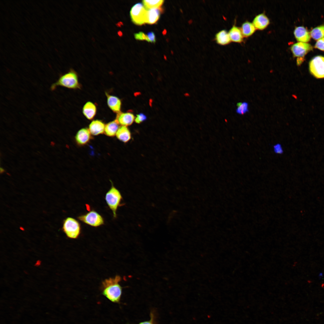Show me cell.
I'll list each match as a JSON object with an SVG mask.
<instances>
[{"mask_svg": "<svg viewBox=\"0 0 324 324\" xmlns=\"http://www.w3.org/2000/svg\"><path fill=\"white\" fill-rule=\"evenodd\" d=\"M121 277L117 275L113 278L105 279L102 282V294L112 302H120L122 293V288L119 284Z\"/></svg>", "mask_w": 324, "mask_h": 324, "instance_id": "obj_1", "label": "cell"}, {"mask_svg": "<svg viewBox=\"0 0 324 324\" xmlns=\"http://www.w3.org/2000/svg\"><path fill=\"white\" fill-rule=\"evenodd\" d=\"M59 86L71 89H80L81 85L79 82L76 72L71 69L68 72L60 75L57 81L51 85L50 90L53 91Z\"/></svg>", "mask_w": 324, "mask_h": 324, "instance_id": "obj_2", "label": "cell"}, {"mask_svg": "<svg viewBox=\"0 0 324 324\" xmlns=\"http://www.w3.org/2000/svg\"><path fill=\"white\" fill-rule=\"evenodd\" d=\"M110 181L111 187L106 193L105 199L107 205L112 212L113 218H116L118 208L123 205L122 203L123 198L120 191Z\"/></svg>", "mask_w": 324, "mask_h": 324, "instance_id": "obj_3", "label": "cell"}, {"mask_svg": "<svg viewBox=\"0 0 324 324\" xmlns=\"http://www.w3.org/2000/svg\"><path fill=\"white\" fill-rule=\"evenodd\" d=\"M62 230L68 238L76 239L80 234L81 227L77 220L73 218L68 217L63 221Z\"/></svg>", "mask_w": 324, "mask_h": 324, "instance_id": "obj_4", "label": "cell"}, {"mask_svg": "<svg viewBox=\"0 0 324 324\" xmlns=\"http://www.w3.org/2000/svg\"><path fill=\"white\" fill-rule=\"evenodd\" d=\"M77 218L83 223L94 227L100 226L104 225L105 223L103 217L94 210L79 215Z\"/></svg>", "mask_w": 324, "mask_h": 324, "instance_id": "obj_5", "label": "cell"}, {"mask_svg": "<svg viewBox=\"0 0 324 324\" xmlns=\"http://www.w3.org/2000/svg\"><path fill=\"white\" fill-rule=\"evenodd\" d=\"M290 49L293 56L297 58V65H300L304 60V56L313 49V47L309 43L298 42L293 44Z\"/></svg>", "mask_w": 324, "mask_h": 324, "instance_id": "obj_6", "label": "cell"}, {"mask_svg": "<svg viewBox=\"0 0 324 324\" xmlns=\"http://www.w3.org/2000/svg\"><path fill=\"white\" fill-rule=\"evenodd\" d=\"M147 10L142 3H138L135 4L132 7L130 11L132 21L135 24L138 25L146 23Z\"/></svg>", "mask_w": 324, "mask_h": 324, "instance_id": "obj_7", "label": "cell"}, {"mask_svg": "<svg viewBox=\"0 0 324 324\" xmlns=\"http://www.w3.org/2000/svg\"><path fill=\"white\" fill-rule=\"evenodd\" d=\"M309 69L316 78H324V56H317L313 58L309 63Z\"/></svg>", "mask_w": 324, "mask_h": 324, "instance_id": "obj_8", "label": "cell"}, {"mask_svg": "<svg viewBox=\"0 0 324 324\" xmlns=\"http://www.w3.org/2000/svg\"><path fill=\"white\" fill-rule=\"evenodd\" d=\"M92 139V134L88 129L86 128L80 130L75 136V141L77 144L80 146L87 144Z\"/></svg>", "mask_w": 324, "mask_h": 324, "instance_id": "obj_9", "label": "cell"}, {"mask_svg": "<svg viewBox=\"0 0 324 324\" xmlns=\"http://www.w3.org/2000/svg\"><path fill=\"white\" fill-rule=\"evenodd\" d=\"M293 33L296 38L299 42L306 43L310 39V32L303 26L296 27Z\"/></svg>", "mask_w": 324, "mask_h": 324, "instance_id": "obj_10", "label": "cell"}, {"mask_svg": "<svg viewBox=\"0 0 324 324\" xmlns=\"http://www.w3.org/2000/svg\"><path fill=\"white\" fill-rule=\"evenodd\" d=\"M105 94L109 107L115 113L118 114L121 112L122 103L120 100L116 96L110 95L106 92Z\"/></svg>", "mask_w": 324, "mask_h": 324, "instance_id": "obj_11", "label": "cell"}, {"mask_svg": "<svg viewBox=\"0 0 324 324\" xmlns=\"http://www.w3.org/2000/svg\"><path fill=\"white\" fill-rule=\"evenodd\" d=\"M163 11V9L161 7L147 10L146 23L150 24L156 23Z\"/></svg>", "mask_w": 324, "mask_h": 324, "instance_id": "obj_12", "label": "cell"}, {"mask_svg": "<svg viewBox=\"0 0 324 324\" xmlns=\"http://www.w3.org/2000/svg\"><path fill=\"white\" fill-rule=\"evenodd\" d=\"M252 23L256 29L262 30L266 28L269 25L270 20L265 14L261 13L255 16Z\"/></svg>", "mask_w": 324, "mask_h": 324, "instance_id": "obj_13", "label": "cell"}, {"mask_svg": "<svg viewBox=\"0 0 324 324\" xmlns=\"http://www.w3.org/2000/svg\"><path fill=\"white\" fill-rule=\"evenodd\" d=\"M105 126L102 121L95 120L91 122L88 129L92 135L97 136L104 133Z\"/></svg>", "mask_w": 324, "mask_h": 324, "instance_id": "obj_14", "label": "cell"}, {"mask_svg": "<svg viewBox=\"0 0 324 324\" xmlns=\"http://www.w3.org/2000/svg\"><path fill=\"white\" fill-rule=\"evenodd\" d=\"M116 119L119 124L127 126L132 124L135 120V117L130 112H120L117 114Z\"/></svg>", "mask_w": 324, "mask_h": 324, "instance_id": "obj_15", "label": "cell"}, {"mask_svg": "<svg viewBox=\"0 0 324 324\" xmlns=\"http://www.w3.org/2000/svg\"><path fill=\"white\" fill-rule=\"evenodd\" d=\"M82 112L85 117L89 120H92L97 112V107L95 104L91 101L87 102L83 106Z\"/></svg>", "mask_w": 324, "mask_h": 324, "instance_id": "obj_16", "label": "cell"}, {"mask_svg": "<svg viewBox=\"0 0 324 324\" xmlns=\"http://www.w3.org/2000/svg\"><path fill=\"white\" fill-rule=\"evenodd\" d=\"M231 42L240 43L242 42L243 36L240 28L235 24L228 32Z\"/></svg>", "mask_w": 324, "mask_h": 324, "instance_id": "obj_17", "label": "cell"}, {"mask_svg": "<svg viewBox=\"0 0 324 324\" xmlns=\"http://www.w3.org/2000/svg\"><path fill=\"white\" fill-rule=\"evenodd\" d=\"M214 40L216 43L221 46L227 45L231 42L228 32L225 29L217 33L215 35Z\"/></svg>", "mask_w": 324, "mask_h": 324, "instance_id": "obj_18", "label": "cell"}, {"mask_svg": "<svg viewBox=\"0 0 324 324\" xmlns=\"http://www.w3.org/2000/svg\"><path fill=\"white\" fill-rule=\"evenodd\" d=\"M117 138L124 143L129 141L131 139V133L127 126H122L119 127L116 134Z\"/></svg>", "mask_w": 324, "mask_h": 324, "instance_id": "obj_19", "label": "cell"}, {"mask_svg": "<svg viewBox=\"0 0 324 324\" xmlns=\"http://www.w3.org/2000/svg\"><path fill=\"white\" fill-rule=\"evenodd\" d=\"M119 124L116 119L107 123L105 126V134L109 137L114 136L119 128Z\"/></svg>", "mask_w": 324, "mask_h": 324, "instance_id": "obj_20", "label": "cell"}, {"mask_svg": "<svg viewBox=\"0 0 324 324\" xmlns=\"http://www.w3.org/2000/svg\"><path fill=\"white\" fill-rule=\"evenodd\" d=\"M240 28L243 37H245L251 35L256 29L252 22L247 21L242 24Z\"/></svg>", "mask_w": 324, "mask_h": 324, "instance_id": "obj_21", "label": "cell"}, {"mask_svg": "<svg viewBox=\"0 0 324 324\" xmlns=\"http://www.w3.org/2000/svg\"><path fill=\"white\" fill-rule=\"evenodd\" d=\"M310 33L311 37L315 40L324 37V25L314 28L311 31Z\"/></svg>", "mask_w": 324, "mask_h": 324, "instance_id": "obj_22", "label": "cell"}, {"mask_svg": "<svg viewBox=\"0 0 324 324\" xmlns=\"http://www.w3.org/2000/svg\"><path fill=\"white\" fill-rule=\"evenodd\" d=\"M164 1V0H162L154 1L144 0L142 1L144 7L147 10L160 8L163 4Z\"/></svg>", "mask_w": 324, "mask_h": 324, "instance_id": "obj_23", "label": "cell"}, {"mask_svg": "<svg viewBox=\"0 0 324 324\" xmlns=\"http://www.w3.org/2000/svg\"><path fill=\"white\" fill-rule=\"evenodd\" d=\"M236 112L240 115H243L248 112V104L246 102L238 103L237 104Z\"/></svg>", "mask_w": 324, "mask_h": 324, "instance_id": "obj_24", "label": "cell"}, {"mask_svg": "<svg viewBox=\"0 0 324 324\" xmlns=\"http://www.w3.org/2000/svg\"><path fill=\"white\" fill-rule=\"evenodd\" d=\"M135 38L137 40H146L148 42L149 41L146 34L142 32H140L134 34Z\"/></svg>", "mask_w": 324, "mask_h": 324, "instance_id": "obj_25", "label": "cell"}, {"mask_svg": "<svg viewBox=\"0 0 324 324\" xmlns=\"http://www.w3.org/2000/svg\"><path fill=\"white\" fill-rule=\"evenodd\" d=\"M314 47L315 48L324 51V37L318 40L316 42Z\"/></svg>", "mask_w": 324, "mask_h": 324, "instance_id": "obj_26", "label": "cell"}, {"mask_svg": "<svg viewBox=\"0 0 324 324\" xmlns=\"http://www.w3.org/2000/svg\"><path fill=\"white\" fill-rule=\"evenodd\" d=\"M138 324H156L155 316L153 312H151L149 320L141 322Z\"/></svg>", "mask_w": 324, "mask_h": 324, "instance_id": "obj_27", "label": "cell"}, {"mask_svg": "<svg viewBox=\"0 0 324 324\" xmlns=\"http://www.w3.org/2000/svg\"><path fill=\"white\" fill-rule=\"evenodd\" d=\"M146 119V116L144 114L141 113L136 115V117L134 120L136 123L140 124Z\"/></svg>", "mask_w": 324, "mask_h": 324, "instance_id": "obj_28", "label": "cell"}, {"mask_svg": "<svg viewBox=\"0 0 324 324\" xmlns=\"http://www.w3.org/2000/svg\"><path fill=\"white\" fill-rule=\"evenodd\" d=\"M146 35L148 37L149 42L153 43H155L156 42L155 36L153 32H149Z\"/></svg>", "mask_w": 324, "mask_h": 324, "instance_id": "obj_29", "label": "cell"}, {"mask_svg": "<svg viewBox=\"0 0 324 324\" xmlns=\"http://www.w3.org/2000/svg\"><path fill=\"white\" fill-rule=\"evenodd\" d=\"M275 152L277 153H281L282 152V149L281 146L279 144L275 145L274 147Z\"/></svg>", "mask_w": 324, "mask_h": 324, "instance_id": "obj_30", "label": "cell"}, {"mask_svg": "<svg viewBox=\"0 0 324 324\" xmlns=\"http://www.w3.org/2000/svg\"><path fill=\"white\" fill-rule=\"evenodd\" d=\"M0 173L2 174L5 172V171L1 167H0Z\"/></svg>", "mask_w": 324, "mask_h": 324, "instance_id": "obj_31", "label": "cell"}, {"mask_svg": "<svg viewBox=\"0 0 324 324\" xmlns=\"http://www.w3.org/2000/svg\"><path fill=\"white\" fill-rule=\"evenodd\" d=\"M166 30H165V29L163 31V34H164V35L165 34H166Z\"/></svg>", "mask_w": 324, "mask_h": 324, "instance_id": "obj_32", "label": "cell"}]
</instances>
